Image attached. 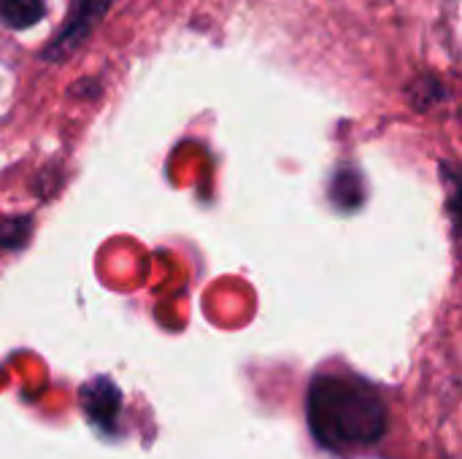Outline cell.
Returning <instances> with one entry per match:
<instances>
[{
	"mask_svg": "<svg viewBox=\"0 0 462 459\" xmlns=\"http://www.w3.org/2000/svg\"><path fill=\"white\" fill-rule=\"evenodd\" d=\"M81 409L95 427L114 433L122 414V392L108 376H95L81 387Z\"/></svg>",
	"mask_w": 462,
	"mask_h": 459,
	"instance_id": "obj_3",
	"label": "cell"
},
{
	"mask_svg": "<svg viewBox=\"0 0 462 459\" xmlns=\"http://www.w3.org/2000/svg\"><path fill=\"white\" fill-rule=\"evenodd\" d=\"M46 14L43 0H0V22L11 30H27Z\"/></svg>",
	"mask_w": 462,
	"mask_h": 459,
	"instance_id": "obj_4",
	"label": "cell"
},
{
	"mask_svg": "<svg viewBox=\"0 0 462 459\" xmlns=\"http://www.w3.org/2000/svg\"><path fill=\"white\" fill-rule=\"evenodd\" d=\"M444 176H447V195H449V216L455 225V235L462 241V168L444 165Z\"/></svg>",
	"mask_w": 462,
	"mask_h": 459,
	"instance_id": "obj_6",
	"label": "cell"
},
{
	"mask_svg": "<svg viewBox=\"0 0 462 459\" xmlns=\"http://www.w3.org/2000/svg\"><path fill=\"white\" fill-rule=\"evenodd\" d=\"M309 430L319 446L357 452L376 446L387 433V406L379 392L352 376H319L306 398Z\"/></svg>",
	"mask_w": 462,
	"mask_h": 459,
	"instance_id": "obj_1",
	"label": "cell"
},
{
	"mask_svg": "<svg viewBox=\"0 0 462 459\" xmlns=\"http://www.w3.org/2000/svg\"><path fill=\"white\" fill-rule=\"evenodd\" d=\"M114 3L116 0H76V5L70 8L65 24L60 27V32L41 51V60L49 62V65L70 60L84 46V41L92 35V30L100 24V19L111 11Z\"/></svg>",
	"mask_w": 462,
	"mask_h": 459,
	"instance_id": "obj_2",
	"label": "cell"
},
{
	"mask_svg": "<svg viewBox=\"0 0 462 459\" xmlns=\"http://www.w3.org/2000/svg\"><path fill=\"white\" fill-rule=\"evenodd\" d=\"M330 197L346 211L357 208L363 203V179L355 170H341L330 184Z\"/></svg>",
	"mask_w": 462,
	"mask_h": 459,
	"instance_id": "obj_5",
	"label": "cell"
},
{
	"mask_svg": "<svg viewBox=\"0 0 462 459\" xmlns=\"http://www.w3.org/2000/svg\"><path fill=\"white\" fill-rule=\"evenodd\" d=\"M32 222L27 216H8L0 219V249H19L27 243Z\"/></svg>",
	"mask_w": 462,
	"mask_h": 459,
	"instance_id": "obj_7",
	"label": "cell"
}]
</instances>
